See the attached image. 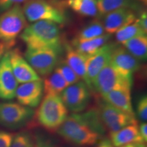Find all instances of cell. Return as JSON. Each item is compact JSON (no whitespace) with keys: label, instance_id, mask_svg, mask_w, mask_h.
<instances>
[{"label":"cell","instance_id":"obj_1","mask_svg":"<svg viewBox=\"0 0 147 147\" xmlns=\"http://www.w3.org/2000/svg\"><path fill=\"white\" fill-rule=\"evenodd\" d=\"M57 133L66 142L78 146H94L103 139L82 113L67 116Z\"/></svg>","mask_w":147,"mask_h":147},{"label":"cell","instance_id":"obj_16","mask_svg":"<svg viewBox=\"0 0 147 147\" xmlns=\"http://www.w3.org/2000/svg\"><path fill=\"white\" fill-rule=\"evenodd\" d=\"M136 20V16L131 9H119L105 14L102 24L104 30L110 35L115 34Z\"/></svg>","mask_w":147,"mask_h":147},{"label":"cell","instance_id":"obj_23","mask_svg":"<svg viewBox=\"0 0 147 147\" xmlns=\"http://www.w3.org/2000/svg\"><path fill=\"white\" fill-rule=\"evenodd\" d=\"M67 5L80 15L93 17L99 14L96 0H68Z\"/></svg>","mask_w":147,"mask_h":147},{"label":"cell","instance_id":"obj_10","mask_svg":"<svg viewBox=\"0 0 147 147\" xmlns=\"http://www.w3.org/2000/svg\"><path fill=\"white\" fill-rule=\"evenodd\" d=\"M60 97L67 110L73 113H80L89 107L91 92L85 82L78 81L68 86Z\"/></svg>","mask_w":147,"mask_h":147},{"label":"cell","instance_id":"obj_30","mask_svg":"<svg viewBox=\"0 0 147 147\" xmlns=\"http://www.w3.org/2000/svg\"><path fill=\"white\" fill-rule=\"evenodd\" d=\"M136 115L142 122L147 121V97L143 95L138 100L136 104Z\"/></svg>","mask_w":147,"mask_h":147},{"label":"cell","instance_id":"obj_13","mask_svg":"<svg viewBox=\"0 0 147 147\" xmlns=\"http://www.w3.org/2000/svg\"><path fill=\"white\" fill-rule=\"evenodd\" d=\"M115 46L114 44H106L97 52L88 57L86 84L90 89L92 90V84L98 74L109 63L111 52Z\"/></svg>","mask_w":147,"mask_h":147},{"label":"cell","instance_id":"obj_40","mask_svg":"<svg viewBox=\"0 0 147 147\" xmlns=\"http://www.w3.org/2000/svg\"><path fill=\"white\" fill-rule=\"evenodd\" d=\"M3 53H4V52H3V51H0V59H1V57H2V55H3Z\"/></svg>","mask_w":147,"mask_h":147},{"label":"cell","instance_id":"obj_29","mask_svg":"<svg viewBox=\"0 0 147 147\" xmlns=\"http://www.w3.org/2000/svg\"><path fill=\"white\" fill-rule=\"evenodd\" d=\"M34 147H58L52 138L41 131H37L33 135Z\"/></svg>","mask_w":147,"mask_h":147},{"label":"cell","instance_id":"obj_37","mask_svg":"<svg viewBox=\"0 0 147 147\" xmlns=\"http://www.w3.org/2000/svg\"><path fill=\"white\" fill-rule=\"evenodd\" d=\"M5 50H6V49H5V46L3 45L2 43H1V42H0V51H3V52H5Z\"/></svg>","mask_w":147,"mask_h":147},{"label":"cell","instance_id":"obj_33","mask_svg":"<svg viewBox=\"0 0 147 147\" xmlns=\"http://www.w3.org/2000/svg\"><path fill=\"white\" fill-rule=\"evenodd\" d=\"M136 21L140 26L141 27L143 30L145 32L147 33V14L146 11L145 12H143L142 14H141L139 18H136Z\"/></svg>","mask_w":147,"mask_h":147},{"label":"cell","instance_id":"obj_7","mask_svg":"<svg viewBox=\"0 0 147 147\" xmlns=\"http://www.w3.org/2000/svg\"><path fill=\"white\" fill-rule=\"evenodd\" d=\"M61 49H27L25 57L39 76H47L54 71L59 62Z\"/></svg>","mask_w":147,"mask_h":147},{"label":"cell","instance_id":"obj_35","mask_svg":"<svg viewBox=\"0 0 147 147\" xmlns=\"http://www.w3.org/2000/svg\"><path fill=\"white\" fill-rule=\"evenodd\" d=\"M97 147H114L109 139L103 138L97 144Z\"/></svg>","mask_w":147,"mask_h":147},{"label":"cell","instance_id":"obj_39","mask_svg":"<svg viewBox=\"0 0 147 147\" xmlns=\"http://www.w3.org/2000/svg\"><path fill=\"white\" fill-rule=\"evenodd\" d=\"M138 1H140L141 3H142L143 4H144L145 5L147 4V0H138Z\"/></svg>","mask_w":147,"mask_h":147},{"label":"cell","instance_id":"obj_21","mask_svg":"<svg viewBox=\"0 0 147 147\" xmlns=\"http://www.w3.org/2000/svg\"><path fill=\"white\" fill-rule=\"evenodd\" d=\"M123 45L130 54L139 61H144L147 58V36L134 37L125 42Z\"/></svg>","mask_w":147,"mask_h":147},{"label":"cell","instance_id":"obj_36","mask_svg":"<svg viewBox=\"0 0 147 147\" xmlns=\"http://www.w3.org/2000/svg\"><path fill=\"white\" fill-rule=\"evenodd\" d=\"M136 145L137 144H126V145H124V146H120V147H136Z\"/></svg>","mask_w":147,"mask_h":147},{"label":"cell","instance_id":"obj_38","mask_svg":"<svg viewBox=\"0 0 147 147\" xmlns=\"http://www.w3.org/2000/svg\"><path fill=\"white\" fill-rule=\"evenodd\" d=\"M136 147H146L144 143H140V144H137Z\"/></svg>","mask_w":147,"mask_h":147},{"label":"cell","instance_id":"obj_4","mask_svg":"<svg viewBox=\"0 0 147 147\" xmlns=\"http://www.w3.org/2000/svg\"><path fill=\"white\" fill-rule=\"evenodd\" d=\"M27 27V21L23 8L14 5L0 16V42L6 50L14 45L15 40Z\"/></svg>","mask_w":147,"mask_h":147},{"label":"cell","instance_id":"obj_12","mask_svg":"<svg viewBox=\"0 0 147 147\" xmlns=\"http://www.w3.org/2000/svg\"><path fill=\"white\" fill-rule=\"evenodd\" d=\"M18 83L11 67L7 51L0 59V100L6 101L14 99Z\"/></svg>","mask_w":147,"mask_h":147},{"label":"cell","instance_id":"obj_17","mask_svg":"<svg viewBox=\"0 0 147 147\" xmlns=\"http://www.w3.org/2000/svg\"><path fill=\"white\" fill-rule=\"evenodd\" d=\"M110 140L114 147H120L128 144L144 143L139 131L138 124H131L117 131L110 132Z\"/></svg>","mask_w":147,"mask_h":147},{"label":"cell","instance_id":"obj_32","mask_svg":"<svg viewBox=\"0 0 147 147\" xmlns=\"http://www.w3.org/2000/svg\"><path fill=\"white\" fill-rule=\"evenodd\" d=\"M29 0H0V12L6 11L14 5L25 3Z\"/></svg>","mask_w":147,"mask_h":147},{"label":"cell","instance_id":"obj_5","mask_svg":"<svg viewBox=\"0 0 147 147\" xmlns=\"http://www.w3.org/2000/svg\"><path fill=\"white\" fill-rule=\"evenodd\" d=\"M35 111L16 102H0V125L11 130L19 129L30 123Z\"/></svg>","mask_w":147,"mask_h":147},{"label":"cell","instance_id":"obj_14","mask_svg":"<svg viewBox=\"0 0 147 147\" xmlns=\"http://www.w3.org/2000/svg\"><path fill=\"white\" fill-rule=\"evenodd\" d=\"M8 54L11 67L18 82L22 84L41 80L18 49L8 51Z\"/></svg>","mask_w":147,"mask_h":147},{"label":"cell","instance_id":"obj_25","mask_svg":"<svg viewBox=\"0 0 147 147\" xmlns=\"http://www.w3.org/2000/svg\"><path fill=\"white\" fill-rule=\"evenodd\" d=\"M104 32L105 30L102 22L96 20L92 21L87 26L82 29L74 40L82 42L93 39L104 35Z\"/></svg>","mask_w":147,"mask_h":147},{"label":"cell","instance_id":"obj_6","mask_svg":"<svg viewBox=\"0 0 147 147\" xmlns=\"http://www.w3.org/2000/svg\"><path fill=\"white\" fill-rule=\"evenodd\" d=\"M23 10L26 19L29 22L49 21L63 24L67 20L61 9L45 0H29L24 3Z\"/></svg>","mask_w":147,"mask_h":147},{"label":"cell","instance_id":"obj_2","mask_svg":"<svg viewBox=\"0 0 147 147\" xmlns=\"http://www.w3.org/2000/svg\"><path fill=\"white\" fill-rule=\"evenodd\" d=\"M27 49H61V33L58 24L49 21H39L27 25L21 34Z\"/></svg>","mask_w":147,"mask_h":147},{"label":"cell","instance_id":"obj_34","mask_svg":"<svg viewBox=\"0 0 147 147\" xmlns=\"http://www.w3.org/2000/svg\"><path fill=\"white\" fill-rule=\"evenodd\" d=\"M139 131L141 137L144 142L146 143L147 142V124L146 122H142V123L138 126Z\"/></svg>","mask_w":147,"mask_h":147},{"label":"cell","instance_id":"obj_9","mask_svg":"<svg viewBox=\"0 0 147 147\" xmlns=\"http://www.w3.org/2000/svg\"><path fill=\"white\" fill-rule=\"evenodd\" d=\"M133 78L121 75L108 63L98 74L92 84V90L102 95L110 91L119 89H131Z\"/></svg>","mask_w":147,"mask_h":147},{"label":"cell","instance_id":"obj_27","mask_svg":"<svg viewBox=\"0 0 147 147\" xmlns=\"http://www.w3.org/2000/svg\"><path fill=\"white\" fill-rule=\"evenodd\" d=\"M55 68L59 71V73L62 75L63 78L69 85L80 81V78L74 71L73 69L69 67L68 64L66 63L65 59L61 61L59 63H58Z\"/></svg>","mask_w":147,"mask_h":147},{"label":"cell","instance_id":"obj_31","mask_svg":"<svg viewBox=\"0 0 147 147\" xmlns=\"http://www.w3.org/2000/svg\"><path fill=\"white\" fill-rule=\"evenodd\" d=\"M14 135L11 132L0 130V147H10Z\"/></svg>","mask_w":147,"mask_h":147},{"label":"cell","instance_id":"obj_26","mask_svg":"<svg viewBox=\"0 0 147 147\" xmlns=\"http://www.w3.org/2000/svg\"><path fill=\"white\" fill-rule=\"evenodd\" d=\"M146 34L141 28L136 20L131 24L123 27L116 33V39L123 45L125 42L131 39L134 37L140 36H146Z\"/></svg>","mask_w":147,"mask_h":147},{"label":"cell","instance_id":"obj_11","mask_svg":"<svg viewBox=\"0 0 147 147\" xmlns=\"http://www.w3.org/2000/svg\"><path fill=\"white\" fill-rule=\"evenodd\" d=\"M110 63L125 77L133 78V74L140 68V61L130 54L125 47L116 45L111 52Z\"/></svg>","mask_w":147,"mask_h":147},{"label":"cell","instance_id":"obj_15","mask_svg":"<svg viewBox=\"0 0 147 147\" xmlns=\"http://www.w3.org/2000/svg\"><path fill=\"white\" fill-rule=\"evenodd\" d=\"M43 93V82L36 80L22 83L16 89L15 97L21 105L36 108L41 102Z\"/></svg>","mask_w":147,"mask_h":147},{"label":"cell","instance_id":"obj_18","mask_svg":"<svg viewBox=\"0 0 147 147\" xmlns=\"http://www.w3.org/2000/svg\"><path fill=\"white\" fill-rule=\"evenodd\" d=\"M131 90L129 89H115L101 96L105 102L118 109L131 115H135L132 106Z\"/></svg>","mask_w":147,"mask_h":147},{"label":"cell","instance_id":"obj_20","mask_svg":"<svg viewBox=\"0 0 147 147\" xmlns=\"http://www.w3.org/2000/svg\"><path fill=\"white\" fill-rule=\"evenodd\" d=\"M69 84L62 75L55 68L48 75L43 82V92L45 95H60Z\"/></svg>","mask_w":147,"mask_h":147},{"label":"cell","instance_id":"obj_24","mask_svg":"<svg viewBox=\"0 0 147 147\" xmlns=\"http://www.w3.org/2000/svg\"><path fill=\"white\" fill-rule=\"evenodd\" d=\"M99 14H105L119 10V9L134 8V1L132 0H96Z\"/></svg>","mask_w":147,"mask_h":147},{"label":"cell","instance_id":"obj_22","mask_svg":"<svg viewBox=\"0 0 147 147\" xmlns=\"http://www.w3.org/2000/svg\"><path fill=\"white\" fill-rule=\"evenodd\" d=\"M110 37V34H104L96 38L86 40V41L78 42L74 40L73 47L78 52L89 56L97 52L101 47L107 44Z\"/></svg>","mask_w":147,"mask_h":147},{"label":"cell","instance_id":"obj_8","mask_svg":"<svg viewBox=\"0 0 147 147\" xmlns=\"http://www.w3.org/2000/svg\"><path fill=\"white\" fill-rule=\"evenodd\" d=\"M100 119L106 130L117 131L125 127L138 123L135 115L123 111L106 102L102 98L97 103Z\"/></svg>","mask_w":147,"mask_h":147},{"label":"cell","instance_id":"obj_19","mask_svg":"<svg viewBox=\"0 0 147 147\" xmlns=\"http://www.w3.org/2000/svg\"><path fill=\"white\" fill-rule=\"evenodd\" d=\"M65 61L68 65L73 69L86 83L87 80V55L78 52L71 46L67 45L65 46Z\"/></svg>","mask_w":147,"mask_h":147},{"label":"cell","instance_id":"obj_28","mask_svg":"<svg viewBox=\"0 0 147 147\" xmlns=\"http://www.w3.org/2000/svg\"><path fill=\"white\" fill-rule=\"evenodd\" d=\"M10 147H34L33 135L26 131L14 134Z\"/></svg>","mask_w":147,"mask_h":147},{"label":"cell","instance_id":"obj_3","mask_svg":"<svg viewBox=\"0 0 147 147\" xmlns=\"http://www.w3.org/2000/svg\"><path fill=\"white\" fill-rule=\"evenodd\" d=\"M35 112L34 118L47 131L57 132L68 116V110L60 95H46Z\"/></svg>","mask_w":147,"mask_h":147}]
</instances>
